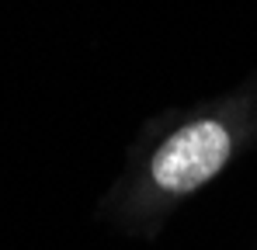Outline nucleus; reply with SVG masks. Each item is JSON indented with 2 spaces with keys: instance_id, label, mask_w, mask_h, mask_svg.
Listing matches in <instances>:
<instances>
[{
  "instance_id": "1",
  "label": "nucleus",
  "mask_w": 257,
  "mask_h": 250,
  "mask_svg": "<svg viewBox=\"0 0 257 250\" xmlns=\"http://www.w3.org/2000/svg\"><path fill=\"white\" fill-rule=\"evenodd\" d=\"M229 150H233V139H229L226 125L191 122L184 129H177L157 150V157H153V181L164 191L188 195V191L202 188L209 177H215L226 167Z\"/></svg>"
}]
</instances>
